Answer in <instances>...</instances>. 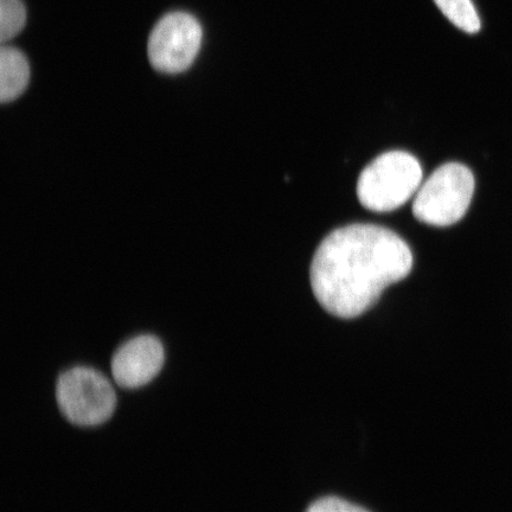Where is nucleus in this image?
<instances>
[{
  "label": "nucleus",
  "instance_id": "f257e3e1",
  "mask_svg": "<svg viewBox=\"0 0 512 512\" xmlns=\"http://www.w3.org/2000/svg\"><path fill=\"white\" fill-rule=\"evenodd\" d=\"M413 254L405 240L375 224H351L320 243L311 265V286L330 315L356 318L373 307L390 285L406 279Z\"/></svg>",
  "mask_w": 512,
  "mask_h": 512
},
{
  "label": "nucleus",
  "instance_id": "f03ea898",
  "mask_svg": "<svg viewBox=\"0 0 512 512\" xmlns=\"http://www.w3.org/2000/svg\"><path fill=\"white\" fill-rule=\"evenodd\" d=\"M422 176L419 160L411 153H383L358 178V200L370 211L388 213L402 207L420 189Z\"/></svg>",
  "mask_w": 512,
  "mask_h": 512
},
{
  "label": "nucleus",
  "instance_id": "7ed1b4c3",
  "mask_svg": "<svg viewBox=\"0 0 512 512\" xmlns=\"http://www.w3.org/2000/svg\"><path fill=\"white\" fill-rule=\"evenodd\" d=\"M475 185V177L465 165H441L415 196L412 209L415 219L434 227L452 226L469 209Z\"/></svg>",
  "mask_w": 512,
  "mask_h": 512
},
{
  "label": "nucleus",
  "instance_id": "20e7f679",
  "mask_svg": "<svg viewBox=\"0 0 512 512\" xmlns=\"http://www.w3.org/2000/svg\"><path fill=\"white\" fill-rule=\"evenodd\" d=\"M56 400L64 418L82 427L104 424L117 406L111 382L100 371L88 367H75L60 375Z\"/></svg>",
  "mask_w": 512,
  "mask_h": 512
},
{
  "label": "nucleus",
  "instance_id": "39448f33",
  "mask_svg": "<svg viewBox=\"0 0 512 512\" xmlns=\"http://www.w3.org/2000/svg\"><path fill=\"white\" fill-rule=\"evenodd\" d=\"M202 37L201 24L187 12L164 16L152 30L147 44L152 67L165 74L183 73L196 60Z\"/></svg>",
  "mask_w": 512,
  "mask_h": 512
},
{
  "label": "nucleus",
  "instance_id": "423d86ee",
  "mask_svg": "<svg viewBox=\"0 0 512 512\" xmlns=\"http://www.w3.org/2000/svg\"><path fill=\"white\" fill-rule=\"evenodd\" d=\"M164 360V347L157 337H134L115 351L111 363L113 379L119 387H143L159 374Z\"/></svg>",
  "mask_w": 512,
  "mask_h": 512
},
{
  "label": "nucleus",
  "instance_id": "0eeeda50",
  "mask_svg": "<svg viewBox=\"0 0 512 512\" xmlns=\"http://www.w3.org/2000/svg\"><path fill=\"white\" fill-rule=\"evenodd\" d=\"M30 67L22 51L12 47L0 50V100L3 104L19 98L27 89Z\"/></svg>",
  "mask_w": 512,
  "mask_h": 512
},
{
  "label": "nucleus",
  "instance_id": "6e6552de",
  "mask_svg": "<svg viewBox=\"0 0 512 512\" xmlns=\"http://www.w3.org/2000/svg\"><path fill=\"white\" fill-rule=\"evenodd\" d=\"M445 17L467 34H477L482 27L472 0H434Z\"/></svg>",
  "mask_w": 512,
  "mask_h": 512
},
{
  "label": "nucleus",
  "instance_id": "1a4fd4ad",
  "mask_svg": "<svg viewBox=\"0 0 512 512\" xmlns=\"http://www.w3.org/2000/svg\"><path fill=\"white\" fill-rule=\"evenodd\" d=\"M27 23V10L22 0H0V41L9 42Z\"/></svg>",
  "mask_w": 512,
  "mask_h": 512
},
{
  "label": "nucleus",
  "instance_id": "9d476101",
  "mask_svg": "<svg viewBox=\"0 0 512 512\" xmlns=\"http://www.w3.org/2000/svg\"><path fill=\"white\" fill-rule=\"evenodd\" d=\"M306 512H370L358 505L344 501V499L329 496L319 498L318 501L313 502Z\"/></svg>",
  "mask_w": 512,
  "mask_h": 512
}]
</instances>
